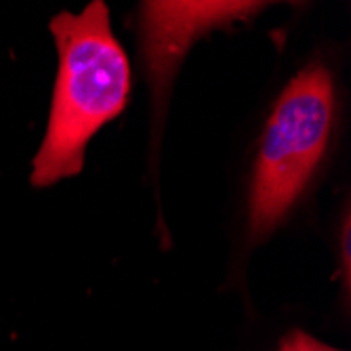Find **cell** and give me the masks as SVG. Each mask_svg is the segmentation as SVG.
Segmentation results:
<instances>
[{"mask_svg":"<svg viewBox=\"0 0 351 351\" xmlns=\"http://www.w3.org/2000/svg\"><path fill=\"white\" fill-rule=\"evenodd\" d=\"M51 34L59 72L47 135L32 167L36 187L82 171L86 143L124 110L131 90L129 59L112 34L106 0H93L78 15L59 13Z\"/></svg>","mask_w":351,"mask_h":351,"instance_id":"obj_1","label":"cell"},{"mask_svg":"<svg viewBox=\"0 0 351 351\" xmlns=\"http://www.w3.org/2000/svg\"><path fill=\"white\" fill-rule=\"evenodd\" d=\"M335 116L330 72L313 63L284 88L267 122L250 191V234H269L320 165Z\"/></svg>","mask_w":351,"mask_h":351,"instance_id":"obj_2","label":"cell"},{"mask_svg":"<svg viewBox=\"0 0 351 351\" xmlns=\"http://www.w3.org/2000/svg\"><path fill=\"white\" fill-rule=\"evenodd\" d=\"M263 3L269 0H143V49L158 93L204 29Z\"/></svg>","mask_w":351,"mask_h":351,"instance_id":"obj_3","label":"cell"},{"mask_svg":"<svg viewBox=\"0 0 351 351\" xmlns=\"http://www.w3.org/2000/svg\"><path fill=\"white\" fill-rule=\"evenodd\" d=\"M280 351H339V349H335V347H330L326 343L315 341L313 337H309V335H305L301 330H295L282 341Z\"/></svg>","mask_w":351,"mask_h":351,"instance_id":"obj_4","label":"cell"}]
</instances>
